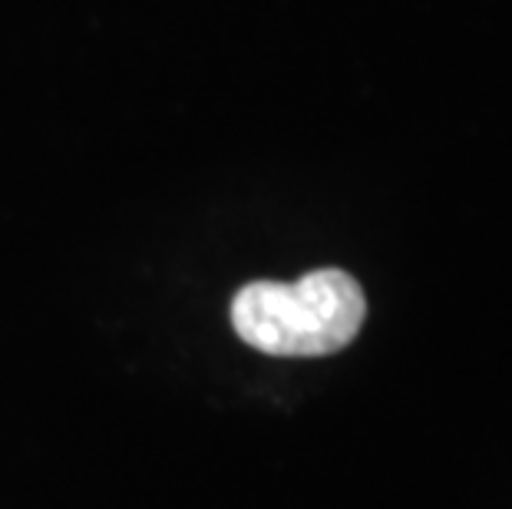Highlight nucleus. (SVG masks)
Masks as SVG:
<instances>
[{
	"instance_id": "f257e3e1",
	"label": "nucleus",
	"mask_w": 512,
	"mask_h": 509,
	"mask_svg": "<svg viewBox=\"0 0 512 509\" xmlns=\"http://www.w3.org/2000/svg\"><path fill=\"white\" fill-rule=\"evenodd\" d=\"M364 314V291L341 268H318L291 285L255 281L232 298L238 338L275 357L341 351L357 338Z\"/></svg>"
}]
</instances>
